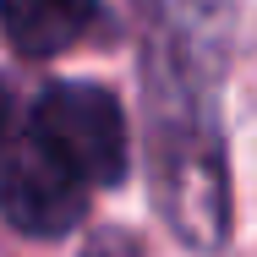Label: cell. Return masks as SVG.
<instances>
[{
  "instance_id": "6da1fadb",
  "label": "cell",
  "mask_w": 257,
  "mask_h": 257,
  "mask_svg": "<svg viewBox=\"0 0 257 257\" xmlns=\"http://www.w3.org/2000/svg\"><path fill=\"white\" fill-rule=\"evenodd\" d=\"M44 154L82 186H115L126 175V115L99 82H55L33 99V132Z\"/></svg>"
},
{
  "instance_id": "277c9868",
  "label": "cell",
  "mask_w": 257,
  "mask_h": 257,
  "mask_svg": "<svg viewBox=\"0 0 257 257\" xmlns=\"http://www.w3.org/2000/svg\"><path fill=\"white\" fill-rule=\"evenodd\" d=\"M82 257H137V241L120 235V230H99V235L88 241V252H82Z\"/></svg>"
},
{
  "instance_id": "5b68a950",
  "label": "cell",
  "mask_w": 257,
  "mask_h": 257,
  "mask_svg": "<svg viewBox=\"0 0 257 257\" xmlns=\"http://www.w3.org/2000/svg\"><path fill=\"white\" fill-rule=\"evenodd\" d=\"M6 137H11V93L0 88V143H6Z\"/></svg>"
},
{
  "instance_id": "7a4b0ae2",
  "label": "cell",
  "mask_w": 257,
  "mask_h": 257,
  "mask_svg": "<svg viewBox=\"0 0 257 257\" xmlns=\"http://www.w3.org/2000/svg\"><path fill=\"white\" fill-rule=\"evenodd\" d=\"M88 213V186L60 170L33 137L0 143V219L22 235H66Z\"/></svg>"
},
{
  "instance_id": "3957f363",
  "label": "cell",
  "mask_w": 257,
  "mask_h": 257,
  "mask_svg": "<svg viewBox=\"0 0 257 257\" xmlns=\"http://www.w3.org/2000/svg\"><path fill=\"white\" fill-rule=\"evenodd\" d=\"M99 17V0H0V28L22 55L71 50Z\"/></svg>"
}]
</instances>
